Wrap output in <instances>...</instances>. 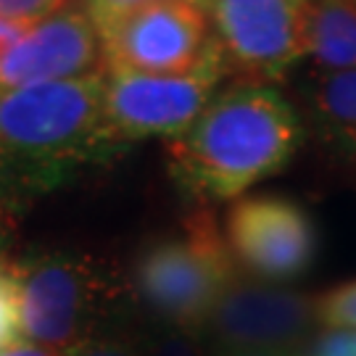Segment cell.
I'll return each mask as SVG.
<instances>
[{"mask_svg":"<svg viewBox=\"0 0 356 356\" xmlns=\"http://www.w3.org/2000/svg\"><path fill=\"white\" fill-rule=\"evenodd\" d=\"M22 341L19 322V293L8 261L0 264V354Z\"/></svg>","mask_w":356,"mask_h":356,"instance_id":"obj_15","label":"cell"},{"mask_svg":"<svg viewBox=\"0 0 356 356\" xmlns=\"http://www.w3.org/2000/svg\"><path fill=\"white\" fill-rule=\"evenodd\" d=\"M106 69L138 74L191 72L214 48L204 6L156 0L95 19Z\"/></svg>","mask_w":356,"mask_h":356,"instance_id":"obj_6","label":"cell"},{"mask_svg":"<svg viewBox=\"0 0 356 356\" xmlns=\"http://www.w3.org/2000/svg\"><path fill=\"white\" fill-rule=\"evenodd\" d=\"M204 11L238 82L272 85L306 58L309 0H206Z\"/></svg>","mask_w":356,"mask_h":356,"instance_id":"obj_7","label":"cell"},{"mask_svg":"<svg viewBox=\"0 0 356 356\" xmlns=\"http://www.w3.org/2000/svg\"><path fill=\"white\" fill-rule=\"evenodd\" d=\"M72 3H85V6H88L90 0H72Z\"/></svg>","mask_w":356,"mask_h":356,"instance_id":"obj_24","label":"cell"},{"mask_svg":"<svg viewBox=\"0 0 356 356\" xmlns=\"http://www.w3.org/2000/svg\"><path fill=\"white\" fill-rule=\"evenodd\" d=\"M298 356H356V330L327 327L314 332L298 348Z\"/></svg>","mask_w":356,"mask_h":356,"instance_id":"obj_17","label":"cell"},{"mask_svg":"<svg viewBox=\"0 0 356 356\" xmlns=\"http://www.w3.org/2000/svg\"><path fill=\"white\" fill-rule=\"evenodd\" d=\"M143 3H156V0H90L85 6V11L90 13V19H103V16H111L116 11H127V8H135V6H143ZM191 3H198L204 6L206 0H191Z\"/></svg>","mask_w":356,"mask_h":356,"instance_id":"obj_19","label":"cell"},{"mask_svg":"<svg viewBox=\"0 0 356 356\" xmlns=\"http://www.w3.org/2000/svg\"><path fill=\"white\" fill-rule=\"evenodd\" d=\"M209 356H296L293 351H272V348H219Z\"/></svg>","mask_w":356,"mask_h":356,"instance_id":"obj_22","label":"cell"},{"mask_svg":"<svg viewBox=\"0 0 356 356\" xmlns=\"http://www.w3.org/2000/svg\"><path fill=\"white\" fill-rule=\"evenodd\" d=\"M319 322L327 327H348L356 330V280L338 285L325 298L317 301Z\"/></svg>","mask_w":356,"mask_h":356,"instance_id":"obj_16","label":"cell"},{"mask_svg":"<svg viewBox=\"0 0 356 356\" xmlns=\"http://www.w3.org/2000/svg\"><path fill=\"white\" fill-rule=\"evenodd\" d=\"M301 138V116L280 90L235 82L169 140V172L198 201H232L288 166Z\"/></svg>","mask_w":356,"mask_h":356,"instance_id":"obj_2","label":"cell"},{"mask_svg":"<svg viewBox=\"0 0 356 356\" xmlns=\"http://www.w3.org/2000/svg\"><path fill=\"white\" fill-rule=\"evenodd\" d=\"M317 301L269 282L235 280L216 304L204 330L219 348L296 351L314 335Z\"/></svg>","mask_w":356,"mask_h":356,"instance_id":"obj_9","label":"cell"},{"mask_svg":"<svg viewBox=\"0 0 356 356\" xmlns=\"http://www.w3.org/2000/svg\"><path fill=\"white\" fill-rule=\"evenodd\" d=\"M66 0H0V16L16 24L32 26L61 11Z\"/></svg>","mask_w":356,"mask_h":356,"instance_id":"obj_18","label":"cell"},{"mask_svg":"<svg viewBox=\"0 0 356 356\" xmlns=\"http://www.w3.org/2000/svg\"><path fill=\"white\" fill-rule=\"evenodd\" d=\"M225 241L235 267L269 285L298 280L319 251L314 219L282 195L238 198L227 211Z\"/></svg>","mask_w":356,"mask_h":356,"instance_id":"obj_8","label":"cell"},{"mask_svg":"<svg viewBox=\"0 0 356 356\" xmlns=\"http://www.w3.org/2000/svg\"><path fill=\"white\" fill-rule=\"evenodd\" d=\"M235 280L238 267L225 232L209 209H195L177 232L135 251L124 291L151 325L198 332Z\"/></svg>","mask_w":356,"mask_h":356,"instance_id":"obj_3","label":"cell"},{"mask_svg":"<svg viewBox=\"0 0 356 356\" xmlns=\"http://www.w3.org/2000/svg\"><path fill=\"white\" fill-rule=\"evenodd\" d=\"M306 58L322 74L356 69V0H309Z\"/></svg>","mask_w":356,"mask_h":356,"instance_id":"obj_11","label":"cell"},{"mask_svg":"<svg viewBox=\"0 0 356 356\" xmlns=\"http://www.w3.org/2000/svg\"><path fill=\"white\" fill-rule=\"evenodd\" d=\"M103 72L101 35L85 8L53 13L0 53V90L85 79Z\"/></svg>","mask_w":356,"mask_h":356,"instance_id":"obj_10","label":"cell"},{"mask_svg":"<svg viewBox=\"0 0 356 356\" xmlns=\"http://www.w3.org/2000/svg\"><path fill=\"white\" fill-rule=\"evenodd\" d=\"M198 332L164 327V325H148L140 335L143 354L145 356H209L195 338Z\"/></svg>","mask_w":356,"mask_h":356,"instance_id":"obj_13","label":"cell"},{"mask_svg":"<svg viewBox=\"0 0 356 356\" xmlns=\"http://www.w3.org/2000/svg\"><path fill=\"white\" fill-rule=\"evenodd\" d=\"M309 108L325 140L356 153V69L314 76Z\"/></svg>","mask_w":356,"mask_h":356,"instance_id":"obj_12","label":"cell"},{"mask_svg":"<svg viewBox=\"0 0 356 356\" xmlns=\"http://www.w3.org/2000/svg\"><path fill=\"white\" fill-rule=\"evenodd\" d=\"M29 26L24 24H16V22H8V19H3L0 16V53L6 51V48H11L16 40H22Z\"/></svg>","mask_w":356,"mask_h":356,"instance_id":"obj_21","label":"cell"},{"mask_svg":"<svg viewBox=\"0 0 356 356\" xmlns=\"http://www.w3.org/2000/svg\"><path fill=\"white\" fill-rule=\"evenodd\" d=\"M227 76V64L214 48L201 64L179 74L103 72V119L114 140L127 148L145 138L175 140L193 127Z\"/></svg>","mask_w":356,"mask_h":356,"instance_id":"obj_5","label":"cell"},{"mask_svg":"<svg viewBox=\"0 0 356 356\" xmlns=\"http://www.w3.org/2000/svg\"><path fill=\"white\" fill-rule=\"evenodd\" d=\"M19 293L22 341L66 356L108 327L124 282L88 251L32 248L8 261Z\"/></svg>","mask_w":356,"mask_h":356,"instance_id":"obj_4","label":"cell"},{"mask_svg":"<svg viewBox=\"0 0 356 356\" xmlns=\"http://www.w3.org/2000/svg\"><path fill=\"white\" fill-rule=\"evenodd\" d=\"M13 241H16V214L8 206L0 204V264L8 261V251H11Z\"/></svg>","mask_w":356,"mask_h":356,"instance_id":"obj_20","label":"cell"},{"mask_svg":"<svg viewBox=\"0 0 356 356\" xmlns=\"http://www.w3.org/2000/svg\"><path fill=\"white\" fill-rule=\"evenodd\" d=\"M66 356H145L143 354V341L138 332L122 330V327H103L88 338L85 343L72 348Z\"/></svg>","mask_w":356,"mask_h":356,"instance_id":"obj_14","label":"cell"},{"mask_svg":"<svg viewBox=\"0 0 356 356\" xmlns=\"http://www.w3.org/2000/svg\"><path fill=\"white\" fill-rule=\"evenodd\" d=\"M0 356H61V354H53L48 348H40V346H32L26 341H19L16 346H11L8 351H3Z\"/></svg>","mask_w":356,"mask_h":356,"instance_id":"obj_23","label":"cell"},{"mask_svg":"<svg viewBox=\"0 0 356 356\" xmlns=\"http://www.w3.org/2000/svg\"><path fill=\"white\" fill-rule=\"evenodd\" d=\"M124 151L103 119V74L0 90V204L13 214Z\"/></svg>","mask_w":356,"mask_h":356,"instance_id":"obj_1","label":"cell"}]
</instances>
